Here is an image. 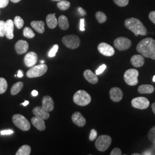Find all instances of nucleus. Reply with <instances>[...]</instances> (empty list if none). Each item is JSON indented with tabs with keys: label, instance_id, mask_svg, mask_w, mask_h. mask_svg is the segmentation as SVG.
<instances>
[{
	"label": "nucleus",
	"instance_id": "46",
	"mask_svg": "<svg viewBox=\"0 0 155 155\" xmlns=\"http://www.w3.org/2000/svg\"><path fill=\"white\" fill-rule=\"evenodd\" d=\"M17 77L18 78H21L23 77V73L21 70H19L18 71V74H17Z\"/></svg>",
	"mask_w": 155,
	"mask_h": 155
},
{
	"label": "nucleus",
	"instance_id": "39",
	"mask_svg": "<svg viewBox=\"0 0 155 155\" xmlns=\"http://www.w3.org/2000/svg\"><path fill=\"white\" fill-rule=\"evenodd\" d=\"M106 68V66L105 64H103V65L101 66L96 70V72H95V73H96V75H100L101 74H102V72L105 71V70Z\"/></svg>",
	"mask_w": 155,
	"mask_h": 155
},
{
	"label": "nucleus",
	"instance_id": "29",
	"mask_svg": "<svg viewBox=\"0 0 155 155\" xmlns=\"http://www.w3.org/2000/svg\"><path fill=\"white\" fill-rule=\"evenodd\" d=\"M57 6L61 11H66L70 6V2L68 1H61L57 4Z\"/></svg>",
	"mask_w": 155,
	"mask_h": 155
},
{
	"label": "nucleus",
	"instance_id": "34",
	"mask_svg": "<svg viewBox=\"0 0 155 155\" xmlns=\"http://www.w3.org/2000/svg\"><path fill=\"white\" fill-rule=\"evenodd\" d=\"M5 36V22L0 21V37Z\"/></svg>",
	"mask_w": 155,
	"mask_h": 155
},
{
	"label": "nucleus",
	"instance_id": "3",
	"mask_svg": "<svg viewBox=\"0 0 155 155\" xmlns=\"http://www.w3.org/2000/svg\"><path fill=\"white\" fill-rule=\"evenodd\" d=\"M73 100L75 104L81 106H85L91 102V98L90 94L84 90H78L73 97Z\"/></svg>",
	"mask_w": 155,
	"mask_h": 155
},
{
	"label": "nucleus",
	"instance_id": "21",
	"mask_svg": "<svg viewBox=\"0 0 155 155\" xmlns=\"http://www.w3.org/2000/svg\"><path fill=\"white\" fill-rule=\"evenodd\" d=\"M83 75L84 78L91 84H96L98 82V78L97 75L94 74L90 70H86L83 73Z\"/></svg>",
	"mask_w": 155,
	"mask_h": 155
},
{
	"label": "nucleus",
	"instance_id": "37",
	"mask_svg": "<svg viewBox=\"0 0 155 155\" xmlns=\"http://www.w3.org/2000/svg\"><path fill=\"white\" fill-rule=\"evenodd\" d=\"M97 137V132L95 129H92L90 132L89 139L90 141H94Z\"/></svg>",
	"mask_w": 155,
	"mask_h": 155
},
{
	"label": "nucleus",
	"instance_id": "51",
	"mask_svg": "<svg viewBox=\"0 0 155 155\" xmlns=\"http://www.w3.org/2000/svg\"><path fill=\"white\" fill-rule=\"evenodd\" d=\"M153 82H155V75L153 77Z\"/></svg>",
	"mask_w": 155,
	"mask_h": 155
},
{
	"label": "nucleus",
	"instance_id": "50",
	"mask_svg": "<svg viewBox=\"0 0 155 155\" xmlns=\"http://www.w3.org/2000/svg\"><path fill=\"white\" fill-rule=\"evenodd\" d=\"M45 61H41V64H45Z\"/></svg>",
	"mask_w": 155,
	"mask_h": 155
},
{
	"label": "nucleus",
	"instance_id": "6",
	"mask_svg": "<svg viewBox=\"0 0 155 155\" xmlns=\"http://www.w3.org/2000/svg\"><path fill=\"white\" fill-rule=\"evenodd\" d=\"M111 138L108 135H101L97 139L95 145L97 149L101 152H104L108 149L111 143Z\"/></svg>",
	"mask_w": 155,
	"mask_h": 155
},
{
	"label": "nucleus",
	"instance_id": "9",
	"mask_svg": "<svg viewBox=\"0 0 155 155\" xmlns=\"http://www.w3.org/2000/svg\"><path fill=\"white\" fill-rule=\"evenodd\" d=\"M132 45L130 39L125 37L117 38L114 41V46L119 51H125L129 49Z\"/></svg>",
	"mask_w": 155,
	"mask_h": 155
},
{
	"label": "nucleus",
	"instance_id": "30",
	"mask_svg": "<svg viewBox=\"0 0 155 155\" xmlns=\"http://www.w3.org/2000/svg\"><path fill=\"white\" fill-rule=\"evenodd\" d=\"M7 89H8L7 81L4 78H0V94L5 93Z\"/></svg>",
	"mask_w": 155,
	"mask_h": 155
},
{
	"label": "nucleus",
	"instance_id": "4",
	"mask_svg": "<svg viewBox=\"0 0 155 155\" xmlns=\"http://www.w3.org/2000/svg\"><path fill=\"white\" fill-rule=\"evenodd\" d=\"M12 120L13 124L17 127L22 131H28L31 128L29 121L21 114H17L13 115L12 117Z\"/></svg>",
	"mask_w": 155,
	"mask_h": 155
},
{
	"label": "nucleus",
	"instance_id": "19",
	"mask_svg": "<svg viewBox=\"0 0 155 155\" xmlns=\"http://www.w3.org/2000/svg\"><path fill=\"white\" fill-rule=\"evenodd\" d=\"M31 122L33 126L40 131H43L45 130V124L44 120L38 117L35 116L32 118Z\"/></svg>",
	"mask_w": 155,
	"mask_h": 155
},
{
	"label": "nucleus",
	"instance_id": "26",
	"mask_svg": "<svg viewBox=\"0 0 155 155\" xmlns=\"http://www.w3.org/2000/svg\"><path fill=\"white\" fill-rule=\"evenodd\" d=\"M31 152V148L28 145H24L16 153V155H29Z\"/></svg>",
	"mask_w": 155,
	"mask_h": 155
},
{
	"label": "nucleus",
	"instance_id": "27",
	"mask_svg": "<svg viewBox=\"0 0 155 155\" xmlns=\"http://www.w3.org/2000/svg\"><path fill=\"white\" fill-rule=\"evenodd\" d=\"M23 86H24V84L22 82H18L15 84H14L12 87L11 90L12 95H15L18 94L22 90Z\"/></svg>",
	"mask_w": 155,
	"mask_h": 155
},
{
	"label": "nucleus",
	"instance_id": "2",
	"mask_svg": "<svg viewBox=\"0 0 155 155\" xmlns=\"http://www.w3.org/2000/svg\"><path fill=\"white\" fill-rule=\"evenodd\" d=\"M125 26L129 30L134 33L136 36L139 35L145 36L147 33V28L142 22L136 18H129L125 20Z\"/></svg>",
	"mask_w": 155,
	"mask_h": 155
},
{
	"label": "nucleus",
	"instance_id": "43",
	"mask_svg": "<svg viewBox=\"0 0 155 155\" xmlns=\"http://www.w3.org/2000/svg\"><path fill=\"white\" fill-rule=\"evenodd\" d=\"M80 30L81 31H84L85 28H84V19L81 18L80 20Z\"/></svg>",
	"mask_w": 155,
	"mask_h": 155
},
{
	"label": "nucleus",
	"instance_id": "24",
	"mask_svg": "<svg viewBox=\"0 0 155 155\" xmlns=\"http://www.w3.org/2000/svg\"><path fill=\"white\" fill-rule=\"evenodd\" d=\"M154 90V87L150 84H143L138 88V91L141 94H151Z\"/></svg>",
	"mask_w": 155,
	"mask_h": 155
},
{
	"label": "nucleus",
	"instance_id": "22",
	"mask_svg": "<svg viewBox=\"0 0 155 155\" xmlns=\"http://www.w3.org/2000/svg\"><path fill=\"white\" fill-rule=\"evenodd\" d=\"M31 25L38 33L45 32V22L43 21H33L31 22Z\"/></svg>",
	"mask_w": 155,
	"mask_h": 155
},
{
	"label": "nucleus",
	"instance_id": "1",
	"mask_svg": "<svg viewBox=\"0 0 155 155\" xmlns=\"http://www.w3.org/2000/svg\"><path fill=\"white\" fill-rule=\"evenodd\" d=\"M136 50L147 58L155 60V40L152 38H145L138 43Z\"/></svg>",
	"mask_w": 155,
	"mask_h": 155
},
{
	"label": "nucleus",
	"instance_id": "38",
	"mask_svg": "<svg viewBox=\"0 0 155 155\" xmlns=\"http://www.w3.org/2000/svg\"><path fill=\"white\" fill-rule=\"evenodd\" d=\"M122 151L118 148H114L111 152L110 155H121Z\"/></svg>",
	"mask_w": 155,
	"mask_h": 155
},
{
	"label": "nucleus",
	"instance_id": "41",
	"mask_svg": "<svg viewBox=\"0 0 155 155\" xmlns=\"http://www.w3.org/2000/svg\"><path fill=\"white\" fill-rule=\"evenodd\" d=\"M149 18L152 22L155 24V11H152L150 12Z\"/></svg>",
	"mask_w": 155,
	"mask_h": 155
},
{
	"label": "nucleus",
	"instance_id": "35",
	"mask_svg": "<svg viewBox=\"0 0 155 155\" xmlns=\"http://www.w3.org/2000/svg\"><path fill=\"white\" fill-rule=\"evenodd\" d=\"M117 5L120 7L126 6L129 3V0H113Z\"/></svg>",
	"mask_w": 155,
	"mask_h": 155
},
{
	"label": "nucleus",
	"instance_id": "23",
	"mask_svg": "<svg viewBox=\"0 0 155 155\" xmlns=\"http://www.w3.org/2000/svg\"><path fill=\"white\" fill-rule=\"evenodd\" d=\"M46 22L48 27L51 29H54L58 25V20L55 17V13L49 14L46 18Z\"/></svg>",
	"mask_w": 155,
	"mask_h": 155
},
{
	"label": "nucleus",
	"instance_id": "44",
	"mask_svg": "<svg viewBox=\"0 0 155 155\" xmlns=\"http://www.w3.org/2000/svg\"><path fill=\"white\" fill-rule=\"evenodd\" d=\"M78 11L79 12V13H80V15H81V16H86V11L83 9L82 8H81V7H79L78 8Z\"/></svg>",
	"mask_w": 155,
	"mask_h": 155
},
{
	"label": "nucleus",
	"instance_id": "8",
	"mask_svg": "<svg viewBox=\"0 0 155 155\" xmlns=\"http://www.w3.org/2000/svg\"><path fill=\"white\" fill-rule=\"evenodd\" d=\"M139 71L136 69H129L124 75V81L129 86H135L138 83Z\"/></svg>",
	"mask_w": 155,
	"mask_h": 155
},
{
	"label": "nucleus",
	"instance_id": "25",
	"mask_svg": "<svg viewBox=\"0 0 155 155\" xmlns=\"http://www.w3.org/2000/svg\"><path fill=\"white\" fill-rule=\"evenodd\" d=\"M58 22L59 27L62 30H67L68 28H69V23H68V19L67 17L64 15H61L59 17Z\"/></svg>",
	"mask_w": 155,
	"mask_h": 155
},
{
	"label": "nucleus",
	"instance_id": "40",
	"mask_svg": "<svg viewBox=\"0 0 155 155\" xmlns=\"http://www.w3.org/2000/svg\"><path fill=\"white\" fill-rule=\"evenodd\" d=\"M9 0H0V8H5L8 5Z\"/></svg>",
	"mask_w": 155,
	"mask_h": 155
},
{
	"label": "nucleus",
	"instance_id": "20",
	"mask_svg": "<svg viewBox=\"0 0 155 155\" xmlns=\"http://www.w3.org/2000/svg\"><path fill=\"white\" fill-rule=\"evenodd\" d=\"M130 62L133 66L141 67L144 65L145 59L143 56L141 55H134L131 58Z\"/></svg>",
	"mask_w": 155,
	"mask_h": 155
},
{
	"label": "nucleus",
	"instance_id": "52",
	"mask_svg": "<svg viewBox=\"0 0 155 155\" xmlns=\"http://www.w3.org/2000/svg\"><path fill=\"white\" fill-rule=\"evenodd\" d=\"M52 1H62V0H52Z\"/></svg>",
	"mask_w": 155,
	"mask_h": 155
},
{
	"label": "nucleus",
	"instance_id": "17",
	"mask_svg": "<svg viewBox=\"0 0 155 155\" xmlns=\"http://www.w3.org/2000/svg\"><path fill=\"white\" fill-rule=\"evenodd\" d=\"M42 107L47 111H52L54 109V103L52 98L48 95H45L42 99Z\"/></svg>",
	"mask_w": 155,
	"mask_h": 155
},
{
	"label": "nucleus",
	"instance_id": "15",
	"mask_svg": "<svg viewBox=\"0 0 155 155\" xmlns=\"http://www.w3.org/2000/svg\"><path fill=\"white\" fill-rule=\"evenodd\" d=\"M33 113L35 116L38 117L44 120H47L50 116L49 112L44 109L42 106L35 107L33 109Z\"/></svg>",
	"mask_w": 155,
	"mask_h": 155
},
{
	"label": "nucleus",
	"instance_id": "36",
	"mask_svg": "<svg viewBox=\"0 0 155 155\" xmlns=\"http://www.w3.org/2000/svg\"><path fill=\"white\" fill-rule=\"evenodd\" d=\"M59 49V45H55L52 48V49L50 50L49 53H48V56L49 57H54L55 56L56 52H58V50Z\"/></svg>",
	"mask_w": 155,
	"mask_h": 155
},
{
	"label": "nucleus",
	"instance_id": "42",
	"mask_svg": "<svg viewBox=\"0 0 155 155\" xmlns=\"http://www.w3.org/2000/svg\"><path fill=\"white\" fill-rule=\"evenodd\" d=\"M0 133L1 135H9V134H13L14 133V132L12 130H4L1 131Z\"/></svg>",
	"mask_w": 155,
	"mask_h": 155
},
{
	"label": "nucleus",
	"instance_id": "33",
	"mask_svg": "<svg viewBox=\"0 0 155 155\" xmlns=\"http://www.w3.org/2000/svg\"><path fill=\"white\" fill-rule=\"evenodd\" d=\"M148 137L150 141L155 143V125L150 129L148 134Z\"/></svg>",
	"mask_w": 155,
	"mask_h": 155
},
{
	"label": "nucleus",
	"instance_id": "12",
	"mask_svg": "<svg viewBox=\"0 0 155 155\" xmlns=\"http://www.w3.org/2000/svg\"><path fill=\"white\" fill-rule=\"evenodd\" d=\"M38 61V55L34 52H29L24 57V63L28 67H32Z\"/></svg>",
	"mask_w": 155,
	"mask_h": 155
},
{
	"label": "nucleus",
	"instance_id": "16",
	"mask_svg": "<svg viewBox=\"0 0 155 155\" xmlns=\"http://www.w3.org/2000/svg\"><path fill=\"white\" fill-rule=\"evenodd\" d=\"M28 48L29 45L28 42L23 40H18L15 45V50L17 53L19 55L25 53L28 51Z\"/></svg>",
	"mask_w": 155,
	"mask_h": 155
},
{
	"label": "nucleus",
	"instance_id": "28",
	"mask_svg": "<svg viewBox=\"0 0 155 155\" xmlns=\"http://www.w3.org/2000/svg\"><path fill=\"white\" fill-rule=\"evenodd\" d=\"M95 17L100 24H102V23L105 22L107 20L106 15L102 12H97L95 13Z\"/></svg>",
	"mask_w": 155,
	"mask_h": 155
},
{
	"label": "nucleus",
	"instance_id": "31",
	"mask_svg": "<svg viewBox=\"0 0 155 155\" xmlns=\"http://www.w3.org/2000/svg\"><path fill=\"white\" fill-rule=\"evenodd\" d=\"M23 35L25 38L28 39H32L35 36V34L33 32V31L29 27H25L24 29Z\"/></svg>",
	"mask_w": 155,
	"mask_h": 155
},
{
	"label": "nucleus",
	"instance_id": "45",
	"mask_svg": "<svg viewBox=\"0 0 155 155\" xmlns=\"http://www.w3.org/2000/svg\"><path fill=\"white\" fill-rule=\"evenodd\" d=\"M31 93H32V96H33V97H36V96L38 95V94H39V93H38V91H36V90H33Z\"/></svg>",
	"mask_w": 155,
	"mask_h": 155
},
{
	"label": "nucleus",
	"instance_id": "7",
	"mask_svg": "<svg viewBox=\"0 0 155 155\" xmlns=\"http://www.w3.org/2000/svg\"><path fill=\"white\" fill-rule=\"evenodd\" d=\"M62 42L65 46L70 49H76L81 45L79 38L75 35H67L63 38Z\"/></svg>",
	"mask_w": 155,
	"mask_h": 155
},
{
	"label": "nucleus",
	"instance_id": "47",
	"mask_svg": "<svg viewBox=\"0 0 155 155\" xmlns=\"http://www.w3.org/2000/svg\"><path fill=\"white\" fill-rule=\"evenodd\" d=\"M29 101H25L24 102H23L22 104H21V105H23L24 106H26L28 105L29 104Z\"/></svg>",
	"mask_w": 155,
	"mask_h": 155
},
{
	"label": "nucleus",
	"instance_id": "14",
	"mask_svg": "<svg viewBox=\"0 0 155 155\" xmlns=\"http://www.w3.org/2000/svg\"><path fill=\"white\" fill-rule=\"evenodd\" d=\"M110 97L111 101L115 102H120L123 98L122 90L118 87H113L110 90Z\"/></svg>",
	"mask_w": 155,
	"mask_h": 155
},
{
	"label": "nucleus",
	"instance_id": "13",
	"mask_svg": "<svg viewBox=\"0 0 155 155\" xmlns=\"http://www.w3.org/2000/svg\"><path fill=\"white\" fill-rule=\"evenodd\" d=\"M71 118L72 122L79 127H83L86 125V119L84 118L82 114L79 111H76L74 113Z\"/></svg>",
	"mask_w": 155,
	"mask_h": 155
},
{
	"label": "nucleus",
	"instance_id": "53",
	"mask_svg": "<svg viewBox=\"0 0 155 155\" xmlns=\"http://www.w3.org/2000/svg\"><path fill=\"white\" fill-rule=\"evenodd\" d=\"M133 155H139V154H137V153H135V154H133Z\"/></svg>",
	"mask_w": 155,
	"mask_h": 155
},
{
	"label": "nucleus",
	"instance_id": "5",
	"mask_svg": "<svg viewBox=\"0 0 155 155\" xmlns=\"http://www.w3.org/2000/svg\"><path fill=\"white\" fill-rule=\"evenodd\" d=\"M48 67L45 64L32 67L27 72V76L29 78L40 77L43 76L47 71Z\"/></svg>",
	"mask_w": 155,
	"mask_h": 155
},
{
	"label": "nucleus",
	"instance_id": "32",
	"mask_svg": "<svg viewBox=\"0 0 155 155\" xmlns=\"http://www.w3.org/2000/svg\"><path fill=\"white\" fill-rule=\"evenodd\" d=\"M14 25H16L18 29H21L22 28L24 24V21L22 20V18L20 16H16L14 20Z\"/></svg>",
	"mask_w": 155,
	"mask_h": 155
},
{
	"label": "nucleus",
	"instance_id": "10",
	"mask_svg": "<svg viewBox=\"0 0 155 155\" xmlns=\"http://www.w3.org/2000/svg\"><path fill=\"white\" fill-rule=\"evenodd\" d=\"M133 107L139 109H146L150 106V101L147 98L143 97H139L133 98L131 102Z\"/></svg>",
	"mask_w": 155,
	"mask_h": 155
},
{
	"label": "nucleus",
	"instance_id": "18",
	"mask_svg": "<svg viewBox=\"0 0 155 155\" xmlns=\"http://www.w3.org/2000/svg\"><path fill=\"white\" fill-rule=\"evenodd\" d=\"M14 22L12 20H8L5 22V36L8 39L14 38Z\"/></svg>",
	"mask_w": 155,
	"mask_h": 155
},
{
	"label": "nucleus",
	"instance_id": "49",
	"mask_svg": "<svg viewBox=\"0 0 155 155\" xmlns=\"http://www.w3.org/2000/svg\"><path fill=\"white\" fill-rule=\"evenodd\" d=\"M10 1L13 3H17V2H19L21 0H10Z\"/></svg>",
	"mask_w": 155,
	"mask_h": 155
},
{
	"label": "nucleus",
	"instance_id": "48",
	"mask_svg": "<svg viewBox=\"0 0 155 155\" xmlns=\"http://www.w3.org/2000/svg\"><path fill=\"white\" fill-rule=\"evenodd\" d=\"M152 108L153 112L155 114V103H153V104L152 105Z\"/></svg>",
	"mask_w": 155,
	"mask_h": 155
},
{
	"label": "nucleus",
	"instance_id": "11",
	"mask_svg": "<svg viewBox=\"0 0 155 155\" xmlns=\"http://www.w3.org/2000/svg\"><path fill=\"white\" fill-rule=\"evenodd\" d=\"M98 50L101 54L106 56H112L115 53L114 48L106 43H100L98 45Z\"/></svg>",
	"mask_w": 155,
	"mask_h": 155
}]
</instances>
